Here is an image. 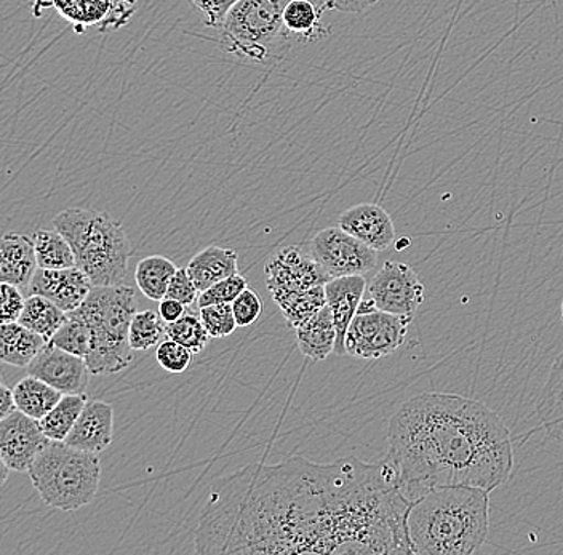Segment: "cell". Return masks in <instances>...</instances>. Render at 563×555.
<instances>
[{"label":"cell","mask_w":563,"mask_h":555,"mask_svg":"<svg viewBox=\"0 0 563 555\" xmlns=\"http://www.w3.org/2000/svg\"><path fill=\"white\" fill-rule=\"evenodd\" d=\"M410 508L386 458L295 455L214 484L194 541L197 554H411Z\"/></svg>","instance_id":"6da1fadb"},{"label":"cell","mask_w":563,"mask_h":555,"mask_svg":"<svg viewBox=\"0 0 563 555\" xmlns=\"http://www.w3.org/2000/svg\"><path fill=\"white\" fill-rule=\"evenodd\" d=\"M386 459L411 504L440 487L464 485L492 493L512 474V437L485 403L426 392L390 418Z\"/></svg>","instance_id":"7a4b0ae2"},{"label":"cell","mask_w":563,"mask_h":555,"mask_svg":"<svg viewBox=\"0 0 563 555\" xmlns=\"http://www.w3.org/2000/svg\"><path fill=\"white\" fill-rule=\"evenodd\" d=\"M490 532V491L477 487H440L411 504L407 533L411 554L478 553Z\"/></svg>","instance_id":"3957f363"},{"label":"cell","mask_w":563,"mask_h":555,"mask_svg":"<svg viewBox=\"0 0 563 555\" xmlns=\"http://www.w3.org/2000/svg\"><path fill=\"white\" fill-rule=\"evenodd\" d=\"M53 227L65 235L76 266L95 287L123 286L129 268V235L119 221L98 210L68 209L53 218Z\"/></svg>","instance_id":"277c9868"},{"label":"cell","mask_w":563,"mask_h":555,"mask_svg":"<svg viewBox=\"0 0 563 555\" xmlns=\"http://www.w3.org/2000/svg\"><path fill=\"white\" fill-rule=\"evenodd\" d=\"M133 288L93 287L76 311L68 312L86 322L91 333L86 357L91 375H114L125 370L135 351L130 346V323L136 312Z\"/></svg>","instance_id":"5b68a950"},{"label":"cell","mask_w":563,"mask_h":555,"mask_svg":"<svg viewBox=\"0 0 563 555\" xmlns=\"http://www.w3.org/2000/svg\"><path fill=\"white\" fill-rule=\"evenodd\" d=\"M41 500L58 511H79L97 497L101 479L98 453L51 441L27 470Z\"/></svg>","instance_id":"8992f818"},{"label":"cell","mask_w":563,"mask_h":555,"mask_svg":"<svg viewBox=\"0 0 563 555\" xmlns=\"http://www.w3.org/2000/svg\"><path fill=\"white\" fill-rule=\"evenodd\" d=\"M288 0H238L221 24V47L252 65H273L290 51Z\"/></svg>","instance_id":"52a82bcc"},{"label":"cell","mask_w":563,"mask_h":555,"mask_svg":"<svg viewBox=\"0 0 563 555\" xmlns=\"http://www.w3.org/2000/svg\"><path fill=\"white\" fill-rule=\"evenodd\" d=\"M413 318L390 314L375 308L357 312L346 335V354L357 358L390 356L402 346Z\"/></svg>","instance_id":"ba28073f"},{"label":"cell","mask_w":563,"mask_h":555,"mask_svg":"<svg viewBox=\"0 0 563 555\" xmlns=\"http://www.w3.org/2000/svg\"><path fill=\"white\" fill-rule=\"evenodd\" d=\"M309 253L332 279L365 276L378 263V252L340 226L319 231L309 244Z\"/></svg>","instance_id":"9c48e42d"},{"label":"cell","mask_w":563,"mask_h":555,"mask_svg":"<svg viewBox=\"0 0 563 555\" xmlns=\"http://www.w3.org/2000/svg\"><path fill=\"white\" fill-rule=\"evenodd\" d=\"M376 308L390 314L413 318L424 303V286L413 268L399 262H386L367 286Z\"/></svg>","instance_id":"30bf717a"},{"label":"cell","mask_w":563,"mask_h":555,"mask_svg":"<svg viewBox=\"0 0 563 555\" xmlns=\"http://www.w3.org/2000/svg\"><path fill=\"white\" fill-rule=\"evenodd\" d=\"M267 290L273 300L284 295L299 293L325 286L332 277L312 258L311 253L299 247H284L274 252L264 266Z\"/></svg>","instance_id":"8fae6325"},{"label":"cell","mask_w":563,"mask_h":555,"mask_svg":"<svg viewBox=\"0 0 563 555\" xmlns=\"http://www.w3.org/2000/svg\"><path fill=\"white\" fill-rule=\"evenodd\" d=\"M48 442L38 421L20 410L0 420V458L16 473H27Z\"/></svg>","instance_id":"7c38bea8"},{"label":"cell","mask_w":563,"mask_h":555,"mask_svg":"<svg viewBox=\"0 0 563 555\" xmlns=\"http://www.w3.org/2000/svg\"><path fill=\"white\" fill-rule=\"evenodd\" d=\"M27 374L42 379L63 395L86 392L90 370L86 358L70 354L62 347L45 344L41 353L27 365Z\"/></svg>","instance_id":"4fadbf2b"},{"label":"cell","mask_w":563,"mask_h":555,"mask_svg":"<svg viewBox=\"0 0 563 555\" xmlns=\"http://www.w3.org/2000/svg\"><path fill=\"white\" fill-rule=\"evenodd\" d=\"M93 287L90 277L77 266L66 269L38 268L27 291L48 298L65 312H73L86 301Z\"/></svg>","instance_id":"5bb4252c"},{"label":"cell","mask_w":563,"mask_h":555,"mask_svg":"<svg viewBox=\"0 0 563 555\" xmlns=\"http://www.w3.org/2000/svg\"><path fill=\"white\" fill-rule=\"evenodd\" d=\"M338 226L376 252H386L396 242L393 218L378 203H358L344 210Z\"/></svg>","instance_id":"9a60e30c"},{"label":"cell","mask_w":563,"mask_h":555,"mask_svg":"<svg viewBox=\"0 0 563 555\" xmlns=\"http://www.w3.org/2000/svg\"><path fill=\"white\" fill-rule=\"evenodd\" d=\"M364 276L336 277L325 284L327 304L332 309L334 326H336V344L334 354L346 356V335L352 321L357 315L358 306L367 291Z\"/></svg>","instance_id":"2e32d148"},{"label":"cell","mask_w":563,"mask_h":555,"mask_svg":"<svg viewBox=\"0 0 563 555\" xmlns=\"http://www.w3.org/2000/svg\"><path fill=\"white\" fill-rule=\"evenodd\" d=\"M114 441V409L104 400H88L66 444L84 452L101 453Z\"/></svg>","instance_id":"e0dca14e"},{"label":"cell","mask_w":563,"mask_h":555,"mask_svg":"<svg viewBox=\"0 0 563 555\" xmlns=\"http://www.w3.org/2000/svg\"><path fill=\"white\" fill-rule=\"evenodd\" d=\"M38 269L34 237L7 233L0 245V280L21 290H30L35 270Z\"/></svg>","instance_id":"ac0fdd59"},{"label":"cell","mask_w":563,"mask_h":555,"mask_svg":"<svg viewBox=\"0 0 563 555\" xmlns=\"http://www.w3.org/2000/svg\"><path fill=\"white\" fill-rule=\"evenodd\" d=\"M537 414L548 437L563 444V351L552 362L549 377L538 397Z\"/></svg>","instance_id":"d6986e66"},{"label":"cell","mask_w":563,"mask_h":555,"mask_svg":"<svg viewBox=\"0 0 563 555\" xmlns=\"http://www.w3.org/2000/svg\"><path fill=\"white\" fill-rule=\"evenodd\" d=\"M188 273L199 288L206 291L220 280L239 274V256L232 248L207 247L192 256L188 265Z\"/></svg>","instance_id":"ffe728a7"},{"label":"cell","mask_w":563,"mask_h":555,"mask_svg":"<svg viewBox=\"0 0 563 555\" xmlns=\"http://www.w3.org/2000/svg\"><path fill=\"white\" fill-rule=\"evenodd\" d=\"M297 338L299 351L309 360L322 362L334 353L336 326L329 304L320 309L314 318L298 326Z\"/></svg>","instance_id":"44dd1931"},{"label":"cell","mask_w":563,"mask_h":555,"mask_svg":"<svg viewBox=\"0 0 563 555\" xmlns=\"http://www.w3.org/2000/svg\"><path fill=\"white\" fill-rule=\"evenodd\" d=\"M47 341L20 322L2 323L0 329V357L5 364L27 368Z\"/></svg>","instance_id":"7402d4cb"},{"label":"cell","mask_w":563,"mask_h":555,"mask_svg":"<svg viewBox=\"0 0 563 555\" xmlns=\"http://www.w3.org/2000/svg\"><path fill=\"white\" fill-rule=\"evenodd\" d=\"M13 396H15L16 409L20 412L26 413L27 417L34 420H42L45 414L51 413L53 407L62 400L65 396L58 389L42 381V379L33 377H24L13 388Z\"/></svg>","instance_id":"603a6c76"},{"label":"cell","mask_w":563,"mask_h":555,"mask_svg":"<svg viewBox=\"0 0 563 555\" xmlns=\"http://www.w3.org/2000/svg\"><path fill=\"white\" fill-rule=\"evenodd\" d=\"M175 263L162 255L146 256L135 269V282L141 293L153 301L167 297L168 287L176 274Z\"/></svg>","instance_id":"cb8c5ba5"},{"label":"cell","mask_w":563,"mask_h":555,"mask_svg":"<svg viewBox=\"0 0 563 555\" xmlns=\"http://www.w3.org/2000/svg\"><path fill=\"white\" fill-rule=\"evenodd\" d=\"M66 319H68V312L52 303L48 298L41 297V295H31L18 322L26 329L33 330L34 333L41 335L48 343L53 335L58 332L59 326L66 322Z\"/></svg>","instance_id":"d4e9b609"},{"label":"cell","mask_w":563,"mask_h":555,"mask_svg":"<svg viewBox=\"0 0 563 555\" xmlns=\"http://www.w3.org/2000/svg\"><path fill=\"white\" fill-rule=\"evenodd\" d=\"M88 397L82 395H65L58 403L53 407L51 413L38 420L42 431L51 441L65 442L70 431L76 426L84 407L87 406Z\"/></svg>","instance_id":"484cf974"},{"label":"cell","mask_w":563,"mask_h":555,"mask_svg":"<svg viewBox=\"0 0 563 555\" xmlns=\"http://www.w3.org/2000/svg\"><path fill=\"white\" fill-rule=\"evenodd\" d=\"M35 255L38 268L66 269L76 266V256L65 235L53 230H41L34 234Z\"/></svg>","instance_id":"4316f807"},{"label":"cell","mask_w":563,"mask_h":555,"mask_svg":"<svg viewBox=\"0 0 563 555\" xmlns=\"http://www.w3.org/2000/svg\"><path fill=\"white\" fill-rule=\"evenodd\" d=\"M274 303L279 306L287 322L294 329H298L299 325L314 318L320 309L325 308V286L309 288V290L299 291V293L284 295V297L276 298Z\"/></svg>","instance_id":"83f0119b"},{"label":"cell","mask_w":563,"mask_h":555,"mask_svg":"<svg viewBox=\"0 0 563 555\" xmlns=\"http://www.w3.org/2000/svg\"><path fill=\"white\" fill-rule=\"evenodd\" d=\"M323 10L327 7L320 0H288L284 9L285 26L291 34L308 41L319 34Z\"/></svg>","instance_id":"f1b7e54d"},{"label":"cell","mask_w":563,"mask_h":555,"mask_svg":"<svg viewBox=\"0 0 563 555\" xmlns=\"http://www.w3.org/2000/svg\"><path fill=\"white\" fill-rule=\"evenodd\" d=\"M53 7L79 33H84L86 27L101 23L108 16L112 0H53Z\"/></svg>","instance_id":"f546056e"},{"label":"cell","mask_w":563,"mask_h":555,"mask_svg":"<svg viewBox=\"0 0 563 555\" xmlns=\"http://www.w3.org/2000/svg\"><path fill=\"white\" fill-rule=\"evenodd\" d=\"M162 338H167V335H165V322L162 321L161 314L151 309L136 311L130 323L129 340L132 349H153L162 343Z\"/></svg>","instance_id":"4dcf8cb0"},{"label":"cell","mask_w":563,"mask_h":555,"mask_svg":"<svg viewBox=\"0 0 563 555\" xmlns=\"http://www.w3.org/2000/svg\"><path fill=\"white\" fill-rule=\"evenodd\" d=\"M165 335L188 347L192 354L202 353L211 340L200 314H194L191 311H186L185 315L176 322L165 323Z\"/></svg>","instance_id":"1f68e13d"},{"label":"cell","mask_w":563,"mask_h":555,"mask_svg":"<svg viewBox=\"0 0 563 555\" xmlns=\"http://www.w3.org/2000/svg\"><path fill=\"white\" fill-rule=\"evenodd\" d=\"M53 346L62 347L70 354L86 358L90 353L91 333L87 323L68 314L66 322L59 326L58 332L48 341Z\"/></svg>","instance_id":"d6a6232c"},{"label":"cell","mask_w":563,"mask_h":555,"mask_svg":"<svg viewBox=\"0 0 563 555\" xmlns=\"http://www.w3.org/2000/svg\"><path fill=\"white\" fill-rule=\"evenodd\" d=\"M245 288H249V280H246L241 273L234 274V276L220 280V282L214 284V286L207 288L206 291H200L197 306H199V308H206V306L210 304H232V301H234Z\"/></svg>","instance_id":"836d02e7"},{"label":"cell","mask_w":563,"mask_h":555,"mask_svg":"<svg viewBox=\"0 0 563 555\" xmlns=\"http://www.w3.org/2000/svg\"><path fill=\"white\" fill-rule=\"evenodd\" d=\"M200 319L211 338H228L239 326L231 304H210L200 308Z\"/></svg>","instance_id":"e575fe53"},{"label":"cell","mask_w":563,"mask_h":555,"mask_svg":"<svg viewBox=\"0 0 563 555\" xmlns=\"http://www.w3.org/2000/svg\"><path fill=\"white\" fill-rule=\"evenodd\" d=\"M192 351L175 340H164L157 346L156 357L158 365L168 374H183L191 365Z\"/></svg>","instance_id":"d590c367"},{"label":"cell","mask_w":563,"mask_h":555,"mask_svg":"<svg viewBox=\"0 0 563 555\" xmlns=\"http://www.w3.org/2000/svg\"><path fill=\"white\" fill-rule=\"evenodd\" d=\"M232 311H234L235 321H238L239 326H250L253 325L260 318H262L263 312V301L262 297H260L256 291L250 290V288H245L234 301H232Z\"/></svg>","instance_id":"8d00e7d4"},{"label":"cell","mask_w":563,"mask_h":555,"mask_svg":"<svg viewBox=\"0 0 563 555\" xmlns=\"http://www.w3.org/2000/svg\"><path fill=\"white\" fill-rule=\"evenodd\" d=\"M238 0H189V3L200 13L203 24L220 30L229 10Z\"/></svg>","instance_id":"74e56055"},{"label":"cell","mask_w":563,"mask_h":555,"mask_svg":"<svg viewBox=\"0 0 563 555\" xmlns=\"http://www.w3.org/2000/svg\"><path fill=\"white\" fill-rule=\"evenodd\" d=\"M199 295V288L196 287L191 276H189L188 268H179L176 270L170 287H168L167 297L174 298V300L189 308V306L197 303Z\"/></svg>","instance_id":"f35d334b"},{"label":"cell","mask_w":563,"mask_h":555,"mask_svg":"<svg viewBox=\"0 0 563 555\" xmlns=\"http://www.w3.org/2000/svg\"><path fill=\"white\" fill-rule=\"evenodd\" d=\"M0 295H2L0 322L12 323L20 321L24 304H26V300H24L23 293H21V288L12 286V284L2 282Z\"/></svg>","instance_id":"ab89813d"},{"label":"cell","mask_w":563,"mask_h":555,"mask_svg":"<svg viewBox=\"0 0 563 555\" xmlns=\"http://www.w3.org/2000/svg\"><path fill=\"white\" fill-rule=\"evenodd\" d=\"M320 2L325 3L327 9L338 10V12L362 13L379 0H320Z\"/></svg>","instance_id":"60d3db41"},{"label":"cell","mask_w":563,"mask_h":555,"mask_svg":"<svg viewBox=\"0 0 563 555\" xmlns=\"http://www.w3.org/2000/svg\"><path fill=\"white\" fill-rule=\"evenodd\" d=\"M158 314L165 323H172L181 319L185 312L188 311V306L179 303L174 298L165 297L164 300L158 301Z\"/></svg>","instance_id":"b9f144b4"},{"label":"cell","mask_w":563,"mask_h":555,"mask_svg":"<svg viewBox=\"0 0 563 555\" xmlns=\"http://www.w3.org/2000/svg\"><path fill=\"white\" fill-rule=\"evenodd\" d=\"M15 410H18L15 396H13L12 389H10L5 382H2V386H0V420L9 417V414L15 412Z\"/></svg>","instance_id":"7bdbcfd3"},{"label":"cell","mask_w":563,"mask_h":555,"mask_svg":"<svg viewBox=\"0 0 563 555\" xmlns=\"http://www.w3.org/2000/svg\"><path fill=\"white\" fill-rule=\"evenodd\" d=\"M562 321H563V300H562Z\"/></svg>","instance_id":"ee69618b"}]
</instances>
